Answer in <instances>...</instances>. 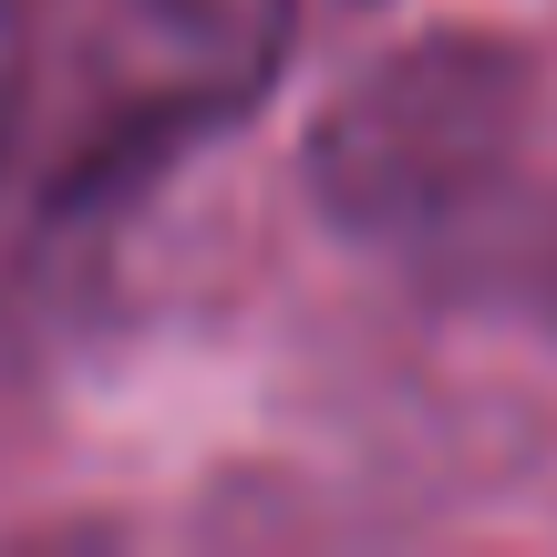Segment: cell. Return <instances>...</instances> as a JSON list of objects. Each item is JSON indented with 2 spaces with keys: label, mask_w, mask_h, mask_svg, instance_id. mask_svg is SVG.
<instances>
[{
  "label": "cell",
  "mask_w": 557,
  "mask_h": 557,
  "mask_svg": "<svg viewBox=\"0 0 557 557\" xmlns=\"http://www.w3.org/2000/svg\"><path fill=\"white\" fill-rule=\"evenodd\" d=\"M537 62L496 32H434L341 83L310 124V197L341 238H434L517 165Z\"/></svg>",
  "instance_id": "6da1fadb"
},
{
  "label": "cell",
  "mask_w": 557,
  "mask_h": 557,
  "mask_svg": "<svg viewBox=\"0 0 557 557\" xmlns=\"http://www.w3.org/2000/svg\"><path fill=\"white\" fill-rule=\"evenodd\" d=\"M145 11L165 21V32L186 41V52L227 62V73H259V62L278 52V32H289V0H145Z\"/></svg>",
  "instance_id": "7a4b0ae2"
},
{
  "label": "cell",
  "mask_w": 557,
  "mask_h": 557,
  "mask_svg": "<svg viewBox=\"0 0 557 557\" xmlns=\"http://www.w3.org/2000/svg\"><path fill=\"white\" fill-rule=\"evenodd\" d=\"M21 94H32V11H21V0H0V165H11Z\"/></svg>",
  "instance_id": "3957f363"
}]
</instances>
